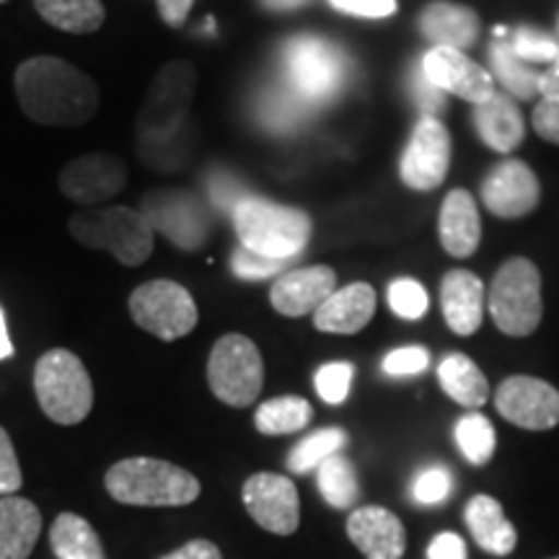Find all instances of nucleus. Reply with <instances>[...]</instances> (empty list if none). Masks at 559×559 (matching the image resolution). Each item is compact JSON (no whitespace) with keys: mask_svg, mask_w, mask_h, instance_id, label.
<instances>
[{"mask_svg":"<svg viewBox=\"0 0 559 559\" xmlns=\"http://www.w3.org/2000/svg\"><path fill=\"white\" fill-rule=\"evenodd\" d=\"M415 99L417 107L425 111V117H436L438 111L445 107V91H440L436 83L419 70L415 75Z\"/></svg>","mask_w":559,"mask_h":559,"instance_id":"nucleus-45","label":"nucleus"},{"mask_svg":"<svg viewBox=\"0 0 559 559\" xmlns=\"http://www.w3.org/2000/svg\"><path fill=\"white\" fill-rule=\"evenodd\" d=\"M456 443L464 459L474 466H485L489 459H492L495 445H498V438H495L492 423L479 412H469L456 423Z\"/></svg>","mask_w":559,"mask_h":559,"instance_id":"nucleus-34","label":"nucleus"},{"mask_svg":"<svg viewBox=\"0 0 559 559\" xmlns=\"http://www.w3.org/2000/svg\"><path fill=\"white\" fill-rule=\"evenodd\" d=\"M130 317L143 332L174 342L187 337L198 326V304L185 285L174 280H151L130 296Z\"/></svg>","mask_w":559,"mask_h":559,"instance_id":"nucleus-9","label":"nucleus"},{"mask_svg":"<svg viewBox=\"0 0 559 559\" xmlns=\"http://www.w3.org/2000/svg\"><path fill=\"white\" fill-rule=\"evenodd\" d=\"M513 50L521 60H526L528 66L534 62H555L559 58V37H551L547 32L539 29H523L515 32L513 39Z\"/></svg>","mask_w":559,"mask_h":559,"instance_id":"nucleus-37","label":"nucleus"},{"mask_svg":"<svg viewBox=\"0 0 559 559\" xmlns=\"http://www.w3.org/2000/svg\"><path fill=\"white\" fill-rule=\"evenodd\" d=\"M340 13L360 19H386L396 13V0H330Z\"/></svg>","mask_w":559,"mask_h":559,"instance_id":"nucleus-43","label":"nucleus"},{"mask_svg":"<svg viewBox=\"0 0 559 559\" xmlns=\"http://www.w3.org/2000/svg\"><path fill=\"white\" fill-rule=\"evenodd\" d=\"M549 559H559V557H549Z\"/></svg>","mask_w":559,"mask_h":559,"instance_id":"nucleus-55","label":"nucleus"},{"mask_svg":"<svg viewBox=\"0 0 559 559\" xmlns=\"http://www.w3.org/2000/svg\"><path fill=\"white\" fill-rule=\"evenodd\" d=\"M487 309L508 337H528L542 324V275L526 257H513L495 272Z\"/></svg>","mask_w":559,"mask_h":559,"instance_id":"nucleus-6","label":"nucleus"},{"mask_svg":"<svg viewBox=\"0 0 559 559\" xmlns=\"http://www.w3.org/2000/svg\"><path fill=\"white\" fill-rule=\"evenodd\" d=\"M438 381L445 394L466 409L485 407V402L489 400L487 376L481 373L477 362L461 353L445 355V358L440 360Z\"/></svg>","mask_w":559,"mask_h":559,"instance_id":"nucleus-27","label":"nucleus"},{"mask_svg":"<svg viewBox=\"0 0 559 559\" xmlns=\"http://www.w3.org/2000/svg\"><path fill=\"white\" fill-rule=\"evenodd\" d=\"M243 506L249 515L264 531L277 536H290L300 523V500L298 489L285 474L260 472L251 474L241 489Z\"/></svg>","mask_w":559,"mask_h":559,"instance_id":"nucleus-14","label":"nucleus"},{"mask_svg":"<svg viewBox=\"0 0 559 559\" xmlns=\"http://www.w3.org/2000/svg\"><path fill=\"white\" fill-rule=\"evenodd\" d=\"M39 531L41 515L32 500L0 498V559H29Z\"/></svg>","mask_w":559,"mask_h":559,"instance_id":"nucleus-26","label":"nucleus"},{"mask_svg":"<svg viewBox=\"0 0 559 559\" xmlns=\"http://www.w3.org/2000/svg\"><path fill=\"white\" fill-rule=\"evenodd\" d=\"M194 91V70L190 62H169L158 70L153 79L148 94L138 109L135 132L138 145H160L174 138L181 124H185L187 109H190Z\"/></svg>","mask_w":559,"mask_h":559,"instance_id":"nucleus-7","label":"nucleus"},{"mask_svg":"<svg viewBox=\"0 0 559 559\" xmlns=\"http://www.w3.org/2000/svg\"><path fill=\"white\" fill-rule=\"evenodd\" d=\"M539 94L542 99H559V58L542 73Z\"/></svg>","mask_w":559,"mask_h":559,"instance_id":"nucleus-49","label":"nucleus"},{"mask_svg":"<svg viewBox=\"0 0 559 559\" xmlns=\"http://www.w3.org/2000/svg\"><path fill=\"white\" fill-rule=\"evenodd\" d=\"M207 383L228 407H249L260 400L264 362L260 347L243 334H226L213 345L207 360Z\"/></svg>","mask_w":559,"mask_h":559,"instance_id":"nucleus-8","label":"nucleus"},{"mask_svg":"<svg viewBox=\"0 0 559 559\" xmlns=\"http://www.w3.org/2000/svg\"><path fill=\"white\" fill-rule=\"evenodd\" d=\"M290 260H272V257L257 254V251L239 247L234 251V272L241 280H262L277 275Z\"/></svg>","mask_w":559,"mask_h":559,"instance_id":"nucleus-39","label":"nucleus"},{"mask_svg":"<svg viewBox=\"0 0 559 559\" xmlns=\"http://www.w3.org/2000/svg\"><path fill=\"white\" fill-rule=\"evenodd\" d=\"M47 24L66 34H94L107 21L102 0H34Z\"/></svg>","mask_w":559,"mask_h":559,"instance_id":"nucleus-28","label":"nucleus"},{"mask_svg":"<svg viewBox=\"0 0 559 559\" xmlns=\"http://www.w3.org/2000/svg\"><path fill=\"white\" fill-rule=\"evenodd\" d=\"M389 306L400 319H407V321L423 319L425 311H428V306H430L428 290H425L417 280L402 277V280H396V283H391Z\"/></svg>","mask_w":559,"mask_h":559,"instance_id":"nucleus-35","label":"nucleus"},{"mask_svg":"<svg viewBox=\"0 0 559 559\" xmlns=\"http://www.w3.org/2000/svg\"><path fill=\"white\" fill-rule=\"evenodd\" d=\"M304 109H300L298 96H283L272 94L267 104H264V120H267L275 130H288L300 120Z\"/></svg>","mask_w":559,"mask_h":559,"instance_id":"nucleus-42","label":"nucleus"},{"mask_svg":"<svg viewBox=\"0 0 559 559\" xmlns=\"http://www.w3.org/2000/svg\"><path fill=\"white\" fill-rule=\"evenodd\" d=\"M140 213L145 215L153 230L164 234L179 249L198 251L207 239L205 210L192 192L156 190L145 198Z\"/></svg>","mask_w":559,"mask_h":559,"instance_id":"nucleus-12","label":"nucleus"},{"mask_svg":"<svg viewBox=\"0 0 559 559\" xmlns=\"http://www.w3.org/2000/svg\"><path fill=\"white\" fill-rule=\"evenodd\" d=\"M260 3L270 11H296L300 5L309 3V0H260Z\"/></svg>","mask_w":559,"mask_h":559,"instance_id":"nucleus-52","label":"nucleus"},{"mask_svg":"<svg viewBox=\"0 0 559 559\" xmlns=\"http://www.w3.org/2000/svg\"><path fill=\"white\" fill-rule=\"evenodd\" d=\"M13 86L24 115L45 128H81L94 120L102 104L94 79L52 55L21 62Z\"/></svg>","mask_w":559,"mask_h":559,"instance_id":"nucleus-1","label":"nucleus"},{"mask_svg":"<svg viewBox=\"0 0 559 559\" xmlns=\"http://www.w3.org/2000/svg\"><path fill=\"white\" fill-rule=\"evenodd\" d=\"M474 124L481 140L498 153H513L526 138L521 109L510 96L502 94H492L474 107Z\"/></svg>","mask_w":559,"mask_h":559,"instance_id":"nucleus-25","label":"nucleus"},{"mask_svg":"<svg viewBox=\"0 0 559 559\" xmlns=\"http://www.w3.org/2000/svg\"><path fill=\"white\" fill-rule=\"evenodd\" d=\"M313 419V407L300 396H277L264 402L254 415V425L262 436H290L309 428Z\"/></svg>","mask_w":559,"mask_h":559,"instance_id":"nucleus-30","label":"nucleus"},{"mask_svg":"<svg viewBox=\"0 0 559 559\" xmlns=\"http://www.w3.org/2000/svg\"><path fill=\"white\" fill-rule=\"evenodd\" d=\"M347 445V432L342 428H324L311 432L309 438H304L288 456V469L293 474H309L317 472L326 459H332L334 453H342Z\"/></svg>","mask_w":559,"mask_h":559,"instance_id":"nucleus-33","label":"nucleus"},{"mask_svg":"<svg viewBox=\"0 0 559 559\" xmlns=\"http://www.w3.org/2000/svg\"><path fill=\"white\" fill-rule=\"evenodd\" d=\"M234 190H236L234 181H226V179L213 181V200L218 202L221 207H230V210H236V205H239L241 200L236 198Z\"/></svg>","mask_w":559,"mask_h":559,"instance_id":"nucleus-50","label":"nucleus"},{"mask_svg":"<svg viewBox=\"0 0 559 559\" xmlns=\"http://www.w3.org/2000/svg\"><path fill=\"white\" fill-rule=\"evenodd\" d=\"M21 485H24V477H21V466L16 451H13L11 436L0 428V495L9 498V495L19 492Z\"/></svg>","mask_w":559,"mask_h":559,"instance_id":"nucleus-41","label":"nucleus"},{"mask_svg":"<svg viewBox=\"0 0 559 559\" xmlns=\"http://www.w3.org/2000/svg\"><path fill=\"white\" fill-rule=\"evenodd\" d=\"M440 306L451 332L469 337L485 319V283L469 270H451L440 283Z\"/></svg>","mask_w":559,"mask_h":559,"instance_id":"nucleus-20","label":"nucleus"},{"mask_svg":"<svg viewBox=\"0 0 559 559\" xmlns=\"http://www.w3.org/2000/svg\"><path fill=\"white\" fill-rule=\"evenodd\" d=\"M542 187L536 174L523 160L508 158L500 166H495L481 187V200L487 210L498 218L513 221L528 215L539 205Z\"/></svg>","mask_w":559,"mask_h":559,"instance_id":"nucleus-16","label":"nucleus"},{"mask_svg":"<svg viewBox=\"0 0 559 559\" xmlns=\"http://www.w3.org/2000/svg\"><path fill=\"white\" fill-rule=\"evenodd\" d=\"M317 481L321 498L337 510H349L360 498L358 474H355L353 461L342 453H334L317 469Z\"/></svg>","mask_w":559,"mask_h":559,"instance_id":"nucleus-31","label":"nucleus"},{"mask_svg":"<svg viewBox=\"0 0 559 559\" xmlns=\"http://www.w3.org/2000/svg\"><path fill=\"white\" fill-rule=\"evenodd\" d=\"M13 355V345L9 337V326H5V313L0 309V360H9Z\"/></svg>","mask_w":559,"mask_h":559,"instance_id":"nucleus-51","label":"nucleus"},{"mask_svg":"<svg viewBox=\"0 0 559 559\" xmlns=\"http://www.w3.org/2000/svg\"><path fill=\"white\" fill-rule=\"evenodd\" d=\"M451 166V135L438 117H423L412 132L400 171L402 181L417 192H430L443 185Z\"/></svg>","mask_w":559,"mask_h":559,"instance_id":"nucleus-13","label":"nucleus"},{"mask_svg":"<svg viewBox=\"0 0 559 559\" xmlns=\"http://www.w3.org/2000/svg\"><path fill=\"white\" fill-rule=\"evenodd\" d=\"M557 34H559V21H557Z\"/></svg>","mask_w":559,"mask_h":559,"instance_id":"nucleus-53","label":"nucleus"},{"mask_svg":"<svg viewBox=\"0 0 559 559\" xmlns=\"http://www.w3.org/2000/svg\"><path fill=\"white\" fill-rule=\"evenodd\" d=\"M453 489V477L445 466H428L423 469L412 481V498L419 506H440L443 500H449Z\"/></svg>","mask_w":559,"mask_h":559,"instance_id":"nucleus-38","label":"nucleus"},{"mask_svg":"<svg viewBox=\"0 0 559 559\" xmlns=\"http://www.w3.org/2000/svg\"><path fill=\"white\" fill-rule=\"evenodd\" d=\"M355 368L353 362H326L317 370L313 383H317L319 396L326 404H342L349 396V386H353Z\"/></svg>","mask_w":559,"mask_h":559,"instance_id":"nucleus-36","label":"nucleus"},{"mask_svg":"<svg viewBox=\"0 0 559 559\" xmlns=\"http://www.w3.org/2000/svg\"><path fill=\"white\" fill-rule=\"evenodd\" d=\"M464 521L479 549L495 557H508L519 544V531L508 521L506 510L492 495H474L464 508Z\"/></svg>","mask_w":559,"mask_h":559,"instance_id":"nucleus-24","label":"nucleus"},{"mask_svg":"<svg viewBox=\"0 0 559 559\" xmlns=\"http://www.w3.org/2000/svg\"><path fill=\"white\" fill-rule=\"evenodd\" d=\"M419 32L425 39L432 41V47H449V50L464 52L477 45L479 19L466 5L436 0L419 13Z\"/></svg>","mask_w":559,"mask_h":559,"instance_id":"nucleus-22","label":"nucleus"},{"mask_svg":"<svg viewBox=\"0 0 559 559\" xmlns=\"http://www.w3.org/2000/svg\"><path fill=\"white\" fill-rule=\"evenodd\" d=\"M534 130L547 143L559 145V99H542L534 109Z\"/></svg>","mask_w":559,"mask_h":559,"instance_id":"nucleus-44","label":"nucleus"},{"mask_svg":"<svg viewBox=\"0 0 559 559\" xmlns=\"http://www.w3.org/2000/svg\"><path fill=\"white\" fill-rule=\"evenodd\" d=\"M423 73L445 94L472 102L474 107L495 94V81L485 68L449 47H432L423 60Z\"/></svg>","mask_w":559,"mask_h":559,"instance_id":"nucleus-17","label":"nucleus"},{"mask_svg":"<svg viewBox=\"0 0 559 559\" xmlns=\"http://www.w3.org/2000/svg\"><path fill=\"white\" fill-rule=\"evenodd\" d=\"M347 536L366 559H402L407 551L404 523L381 506L355 508L347 519Z\"/></svg>","mask_w":559,"mask_h":559,"instance_id":"nucleus-19","label":"nucleus"},{"mask_svg":"<svg viewBox=\"0 0 559 559\" xmlns=\"http://www.w3.org/2000/svg\"><path fill=\"white\" fill-rule=\"evenodd\" d=\"M334 290H337V272L326 264H313L277 277L270 288V304L283 317L298 319L317 311Z\"/></svg>","mask_w":559,"mask_h":559,"instance_id":"nucleus-18","label":"nucleus"},{"mask_svg":"<svg viewBox=\"0 0 559 559\" xmlns=\"http://www.w3.org/2000/svg\"><path fill=\"white\" fill-rule=\"evenodd\" d=\"M60 192L81 207H102L128 185V166L115 153H86L60 171Z\"/></svg>","mask_w":559,"mask_h":559,"instance_id":"nucleus-10","label":"nucleus"},{"mask_svg":"<svg viewBox=\"0 0 559 559\" xmlns=\"http://www.w3.org/2000/svg\"><path fill=\"white\" fill-rule=\"evenodd\" d=\"M0 3H9V0H0Z\"/></svg>","mask_w":559,"mask_h":559,"instance_id":"nucleus-54","label":"nucleus"},{"mask_svg":"<svg viewBox=\"0 0 559 559\" xmlns=\"http://www.w3.org/2000/svg\"><path fill=\"white\" fill-rule=\"evenodd\" d=\"M428 366H430V353L417 345L400 347L383 358V370H386L389 376H417Z\"/></svg>","mask_w":559,"mask_h":559,"instance_id":"nucleus-40","label":"nucleus"},{"mask_svg":"<svg viewBox=\"0 0 559 559\" xmlns=\"http://www.w3.org/2000/svg\"><path fill=\"white\" fill-rule=\"evenodd\" d=\"M107 492L140 508H181L200 498V481L181 466L160 459H124L107 472Z\"/></svg>","mask_w":559,"mask_h":559,"instance_id":"nucleus-2","label":"nucleus"},{"mask_svg":"<svg viewBox=\"0 0 559 559\" xmlns=\"http://www.w3.org/2000/svg\"><path fill=\"white\" fill-rule=\"evenodd\" d=\"M495 407L523 430H551L559 425V391L534 376H510L495 391Z\"/></svg>","mask_w":559,"mask_h":559,"instance_id":"nucleus-15","label":"nucleus"},{"mask_svg":"<svg viewBox=\"0 0 559 559\" xmlns=\"http://www.w3.org/2000/svg\"><path fill=\"white\" fill-rule=\"evenodd\" d=\"M285 66L293 88L306 99H326L332 96L345 75V60L326 39L298 37L288 45Z\"/></svg>","mask_w":559,"mask_h":559,"instance_id":"nucleus-11","label":"nucleus"},{"mask_svg":"<svg viewBox=\"0 0 559 559\" xmlns=\"http://www.w3.org/2000/svg\"><path fill=\"white\" fill-rule=\"evenodd\" d=\"M160 559H223V555L213 542L194 539V542H187L185 547H179L177 551H171V555H166Z\"/></svg>","mask_w":559,"mask_h":559,"instance_id":"nucleus-48","label":"nucleus"},{"mask_svg":"<svg viewBox=\"0 0 559 559\" xmlns=\"http://www.w3.org/2000/svg\"><path fill=\"white\" fill-rule=\"evenodd\" d=\"M192 3L194 0H156L158 16L166 26H171V29H181L187 16H190Z\"/></svg>","mask_w":559,"mask_h":559,"instance_id":"nucleus-47","label":"nucleus"},{"mask_svg":"<svg viewBox=\"0 0 559 559\" xmlns=\"http://www.w3.org/2000/svg\"><path fill=\"white\" fill-rule=\"evenodd\" d=\"M440 243L456 260H466L479 247L481 221L477 200L466 190H453L445 194L443 207H440Z\"/></svg>","mask_w":559,"mask_h":559,"instance_id":"nucleus-23","label":"nucleus"},{"mask_svg":"<svg viewBox=\"0 0 559 559\" xmlns=\"http://www.w3.org/2000/svg\"><path fill=\"white\" fill-rule=\"evenodd\" d=\"M466 544L453 531H443L428 547V559H466Z\"/></svg>","mask_w":559,"mask_h":559,"instance_id":"nucleus-46","label":"nucleus"},{"mask_svg":"<svg viewBox=\"0 0 559 559\" xmlns=\"http://www.w3.org/2000/svg\"><path fill=\"white\" fill-rule=\"evenodd\" d=\"M34 394L41 412L58 425H79L94 407V383L79 355L47 349L34 368Z\"/></svg>","mask_w":559,"mask_h":559,"instance_id":"nucleus-5","label":"nucleus"},{"mask_svg":"<svg viewBox=\"0 0 559 559\" xmlns=\"http://www.w3.org/2000/svg\"><path fill=\"white\" fill-rule=\"evenodd\" d=\"M489 60H492L495 75H498L500 83L510 91V94L521 96V99H531V96L539 94L542 73H536L526 60H521L519 55H515L513 45L495 41L492 50H489Z\"/></svg>","mask_w":559,"mask_h":559,"instance_id":"nucleus-32","label":"nucleus"},{"mask_svg":"<svg viewBox=\"0 0 559 559\" xmlns=\"http://www.w3.org/2000/svg\"><path fill=\"white\" fill-rule=\"evenodd\" d=\"M68 228L83 247L109 251L124 267H140L148 262L156 243V230L151 228L145 215L124 205L79 210L70 215Z\"/></svg>","mask_w":559,"mask_h":559,"instance_id":"nucleus-3","label":"nucleus"},{"mask_svg":"<svg viewBox=\"0 0 559 559\" xmlns=\"http://www.w3.org/2000/svg\"><path fill=\"white\" fill-rule=\"evenodd\" d=\"M376 313V290L368 283H353L334 290L313 311V326L326 334H358Z\"/></svg>","mask_w":559,"mask_h":559,"instance_id":"nucleus-21","label":"nucleus"},{"mask_svg":"<svg viewBox=\"0 0 559 559\" xmlns=\"http://www.w3.org/2000/svg\"><path fill=\"white\" fill-rule=\"evenodd\" d=\"M234 228L241 247L272 260H293L311 239L309 213L270 200L243 198L234 210Z\"/></svg>","mask_w":559,"mask_h":559,"instance_id":"nucleus-4","label":"nucleus"},{"mask_svg":"<svg viewBox=\"0 0 559 559\" xmlns=\"http://www.w3.org/2000/svg\"><path fill=\"white\" fill-rule=\"evenodd\" d=\"M50 544L60 559H104L99 534L86 519L75 513H60L55 519Z\"/></svg>","mask_w":559,"mask_h":559,"instance_id":"nucleus-29","label":"nucleus"}]
</instances>
